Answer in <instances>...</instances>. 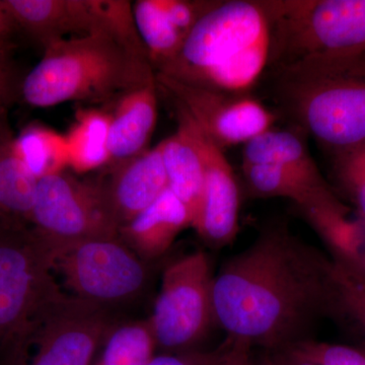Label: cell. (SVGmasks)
Here are the masks:
<instances>
[{"mask_svg": "<svg viewBox=\"0 0 365 365\" xmlns=\"http://www.w3.org/2000/svg\"><path fill=\"white\" fill-rule=\"evenodd\" d=\"M242 165H272L309 182L316 188H333L314 162L304 133L272 128L245 144Z\"/></svg>", "mask_w": 365, "mask_h": 365, "instance_id": "obj_18", "label": "cell"}, {"mask_svg": "<svg viewBox=\"0 0 365 365\" xmlns=\"http://www.w3.org/2000/svg\"><path fill=\"white\" fill-rule=\"evenodd\" d=\"M252 348L253 346L247 341L227 337L210 365H253Z\"/></svg>", "mask_w": 365, "mask_h": 365, "instance_id": "obj_31", "label": "cell"}, {"mask_svg": "<svg viewBox=\"0 0 365 365\" xmlns=\"http://www.w3.org/2000/svg\"><path fill=\"white\" fill-rule=\"evenodd\" d=\"M343 63L351 68L357 73L365 76V53L359 56L350 57V58H340Z\"/></svg>", "mask_w": 365, "mask_h": 365, "instance_id": "obj_35", "label": "cell"}, {"mask_svg": "<svg viewBox=\"0 0 365 365\" xmlns=\"http://www.w3.org/2000/svg\"><path fill=\"white\" fill-rule=\"evenodd\" d=\"M335 264V297L331 319L353 336L365 350V281Z\"/></svg>", "mask_w": 365, "mask_h": 365, "instance_id": "obj_26", "label": "cell"}, {"mask_svg": "<svg viewBox=\"0 0 365 365\" xmlns=\"http://www.w3.org/2000/svg\"><path fill=\"white\" fill-rule=\"evenodd\" d=\"M160 143L168 186L189 209L194 227L200 215L205 193V170L200 153L181 122H178L176 133Z\"/></svg>", "mask_w": 365, "mask_h": 365, "instance_id": "obj_19", "label": "cell"}, {"mask_svg": "<svg viewBox=\"0 0 365 365\" xmlns=\"http://www.w3.org/2000/svg\"><path fill=\"white\" fill-rule=\"evenodd\" d=\"M287 350L318 365H365V350L359 346L307 339Z\"/></svg>", "mask_w": 365, "mask_h": 365, "instance_id": "obj_28", "label": "cell"}, {"mask_svg": "<svg viewBox=\"0 0 365 365\" xmlns=\"http://www.w3.org/2000/svg\"><path fill=\"white\" fill-rule=\"evenodd\" d=\"M21 81L11 60L0 62V118L7 116L16 96L21 95Z\"/></svg>", "mask_w": 365, "mask_h": 365, "instance_id": "obj_30", "label": "cell"}, {"mask_svg": "<svg viewBox=\"0 0 365 365\" xmlns=\"http://www.w3.org/2000/svg\"><path fill=\"white\" fill-rule=\"evenodd\" d=\"M253 365H272L271 364L270 356H269V353H266L264 356H262L261 359L258 360H254Z\"/></svg>", "mask_w": 365, "mask_h": 365, "instance_id": "obj_37", "label": "cell"}, {"mask_svg": "<svg viewBox=\"0 0 365 365\" xmlns=\"http://www.w3.org/2000/svg\"><path fill=\"white\" fill-rule=\"evenodd\" d=\"M271 72L281 111L330 155L365 143V76L337 59H309Z\"/></svg>", "mask_w": 365, "mask_h": 365, "instance_id": "obj_4", "label": "cell"}, {"mask_svg": "<svg viewBox=\"0 0 365 365\" xmlns=\"http://www.w3.org/2000/svg\"><path fill=\"white\" fill-rule=\"evenodd\" d=\"M30 225L49 246L120 237L102 181L64 170L37 180Z\"/></svg>", "mask_w": 365, "mask_h": 365, "instance_id": "obj_10", "label": "cell"}, {"mask_svg": "<svg viewBox=\"0 0 365 365\" xmlns=\"http://www.w3.org/2000/svg\"><path fill=\"white\" fill-rule=\"evenodd\" d=\"M60 289L44 240L29 223L0 216V350L9 351Z\"/></svg>", "mask_w": 365, "mask_h": 365, "instance_id": "obj_7", "label": "cell"}, {"mask_svg": "<svg viewBox=\"0 0 365 365\" xmlns=\"http://www.w3.org/2000/svg\"><path fill=\"white\" fill-rule=\"evenodd\" d=\"M43 50L42 58L21 81V96L33 107L112 103L155 78L148 59L108 32L67 38Z\"/></svg>", "mask_w": 365, "mask_h": 365, "instance_id": "obj_3", "label": "cell"}, {"mask_svg": "<svg viewBox=\"0 0 365 365\" xmlns=\"http://www.w3.org/2000/svg\"><path fill=\"white\" fill-rule=\"evenodd\" d=\"M321 237L330 258L346 272L365 281V220L339 197L295 206Z\"/></svg>", "mask_w": 365, "mask_h": 365, "instance_id": "obj_15", "label": "cell"}, {"mask_svg": "<svg viewBox=\"0 0 365 365\" xmlns=\"http://www.w3.org/2000/svg\"><path fill=\"white\" fill-rule=\"evenodd\" d=\"M117 322L108 307L60 289L9 348V365H93Z\"/></svg>", "mask_w": 365, "mask_h": 365, "instance_id": "obj_6", "label": "cell"}, {"mask_svg": "<svg viewBox=\"0 0 365 365\" xmlns=\"http://www.w3.org/2000/svg\"><path fill=\"white\" fill-rule=\"evenodd\" d=\"M16 150L37 180L68 167L66 137L41 125H29L16 136Z\"/></svg>", "mask_w": 365, "mask_h": 365, "instance_id": "obj_24", "label": "cell"}, {"mask_svg": "<svg viewBox=\"0 0 365 365\" xmlns=\"http://www.w3.org/2000/svg\"><path fill=\"white\" fill-rule=\"evenodd\" d=\"M271 23L264 0H217L155 73L206 90L251 96L269 69Z\"/></svg>", "mask_w": 365, "mask_h": 365, "instance_id": "obj_2", "label": "cell"}, {"mask_svg": "<svg viewBox=\"0 0 365 365\" xmlns=\"http://www.w3.org/2000/svg\"><path fill=\"white\" fill-rule=\"evenodd\" d=\"M157 348L148 319L117 322L93 365H143L155 356Z\"/></svg>", "mask_w": 365, "mask_h": 365, "instance_id": "obj_25", "label": "cell"}, {"mask_svg": "<svg viewBox=\"0 0 365 365\" xmlns=\"http://www.w3.org/2000/svg\"><path fill=\"white\" fill-rule=\"evenodd\" d=\"M271 23L269 69L365 53V0H264Z\"/></svg>", "mask_w": 365, "mask_h": 365, "instance_id": "obj_5", "label": "cell"}, {"mask_svg": "<svg viewBox=\"0 0 365 365\" xmlns=\"http://www.w3.org/2000/svg\"><path fill=\"white\" fill-rule=\"evenodd\" d=\"M191 213L169 188L143 212L120 228V237L143 261L160 258L185 228L192 227Z\"/></svg>", "mask_w": 365, "mask_h": 365, "instance_id": "obj_17", "label": "cell"}, {"mask_svg": "<svg viewBox=\"0 0 365 365\" xmlns=\"http://www.w3.org/2000/svg\"><path fill=\"white\" fill-rule=\"evenodd\" d=\"M13 50L14 43L0 42V62L11 60Z\"/></svg>", "mask_w": 365, "mask_h": 365, "instance_id": "obj_36", "label": "cell"}, {"mask_svg": "<svg viewBox=\"0 0 365 365\" xmlns=\"http://www.w3.org/2000/svg\"><path fill=\"white\" fill-rule=\"evenodd\" d=\"M158 91L188 113L201 130L225 151L274 128L277 116L252 96L230 95L185 85L155 73Z\"/></svg>", "mask_w": 365, "mask_h": 365, "instance_id": "obj_11", "label": "cell"}, {"mask_svg": "<svg viewBox=\"0 0 365 365\" xmlns=\"http://www.w3.org/2000/svg\"><path fill=\"white\" fill-rule=\"evenodd\" d=\"M220 348L211 352L191 351L163 353L155 355L143 365H210L217 356Z\"/></svg>", "mask_w": 365, "mask_h": 365, "instance_id": "obj_32", "label": "cell"}, {"mask_svg": "<svg viewBox=\"0 0 365 365\" xmlns=\"http://www.w3.org/2000/svg\"><path fill=\"white\" fill-rule=\"evenodd\" d=\"M333 189L365 220V143L331 155Z\"/></svg>", "mask_w": 365, "mask_h": 365, "instance_id": "obj_27", "label": "cell"}, {"mask_svg": "<svg viewBox=\"0 0 365 365\" xmlns=\"http://www.w3.org/2000/svg\"><path fill=\"white\" fill-rule=\"evenodd\" d=\"M109 167V176L101 181L120 228L169 188L162 143L137 157Z\"/></svg>", "mask_w": 365, "mask_h": 365, "instance_id": "obj_14", "label": "cell"}, {"mask_svg": "<svg viewBox=\"0 0 365 365\" xmlns=\"http://www.w3.org/2000/svg\"><path fill=\"white\" fill-rule=\"evenodd\" d=\"M18 30L42 46L108 32L103 0H4ZM112 35V34H111Z\"/></svg>", "mask_w": 365, "mask_h": 365, "instance_id": "obj_13", "label": "cell"}, {"mask_svg": "<svg viewBox=\"0 0 365 365\" xmlns=\"http://www.w3.org/2000/svg\"><path fill=\"white\" fill-rule=\"evenodd\" d=\"M267 352L272 365H318L299 356V355L295 354L290 350L284 349L279 350V351Z\"/></svg>", "mask_w": 365, "mask_h": 365, "instance_id": "obj_34", "label": "cell"}, {"mask_svg": "<svg viewBox=\"0 0 365 365\" xmlns=\"http://www.w3.org/2000/svg\"><path fill=\"white\" fill-rule=\"evenodd\" d=\"M170 104L177 121L186 127L195 141L205 170L203 206L193 228L209 247L222 248L234 242L239 232L240 191L234 170L225 151L201 130L188 113Z\"/></svg>", "mask_w": 365, "mask_h": 365, "instance_id": "obj_12", "label": "cell"}, {"mask_svg": "<svg viewBox=\"0 0 365 365\" xmlns=\"http://www.w3.org/2000/svg\"><path fill=\"white\" fill-rule=\"evenodd\" d=\"M163 13L185 40L217 0H158Z\"/></svg>", "mask_w": 365, "mask_h": 365, "instance_id": "obj_29", "label": "cell"}, {"mask_svg": "<svg viewBox=\"0 0 365 365\" xmlns=\"http://www.w3.org/2000/svg\"><path fill=\"white\" fill-rule=\"evenodd\" d=\"M49 247L60 287L79 299L109 309L135 299L148 283V263L120 237Z\"/></svg>", "mask_w": 365, "mask_h": 365, "instance_id": "obj_8", "label": "cell"}, {"mask_svg": "<svg viewBox=\"0 0 365 365\" xmlns=\"http://www.w3.org/2000/svg\"><path fill=\"white\" fill-rule=\"evenodd\" d=\"M242 175L249 191L261 198L282 197L295 206L338 196L333 188H316L309 182L272 165H242Z\"/></svg>", "mask_w": 365, "mask_h": 365, "instance_id": "obj_23", "label": "cell"}, {"mask_svg": "<svg viewBox=\"0 0 365 365\" xmlns=\"http://www.w3.org/2000/svg\"><path fill=\"white\" fill-rule=\"evenodd\" d=\"M132 11L151 66L160 71L177 56L185 38L163 13L158 0L132 2Z\"/></svg>", "mask_w": 365, "mask_h": 365, "instance_id": "obj_22", "label": "cell"}, {"mask_svg": "<svg viewBox=\"0 0 365 365\" xmlns=\"http://www.w3.org/2000/svg\"><path fill=\"white\" fill-rule=\"evenodd\" d=\"M36 185L16 153L7 116L0 118V215L30 225Z\"/></svg>", "mask_w": 365, "mask_h": 365, "instance_id": "obj_20", "label": "cell"}, {"mask_svg": "<svg viewBox=\"0 0 365 365\" xmlns=\"http://www.w3.org/2000/svg\"><path fill=\"white\" fill-rule=\"evenodd\" d=\"M158 93L155 78L115 101L110 113L108 165L123 163L148 150L146 146L157 125Z\"/></svg>", "mask_w": 365, "mask_h": 365, "instance_id": "obj_16", "label": "cell"}, {"mask_svg": "<svg viewBox=\"0 0 365 365\" xmlns=\"http://www.w3.org/2000/svg\"><path fill=\"white\" fill-rule=\"evenodd\" d=\"M334 268L287 223L269 225L215 275V322L228 338L269 352L309 339L317 322L332 317Z\"/></svg>", "mask_w": 365, "mask_h": 365, "instance_id": "obj_1", "label": "cell"}, {"mask_svg": "<svg viewBox=\"0 0 365 365\" xmlns=\"http://www.w3.org/2000/svg\"><path fill=\"white\" fill-rule=\"evenodd\" d=\"M213 279L208 255L196 251L170 262L148 319L165 353L196 350L215 322Z\"/></svg>", "mask_w": 365, "mask_h": 365, "instance_id": "obj_9", "label": "cell"}, {"mask_svg": "<svg viewBox=\"0 0 365 365\" xmlns=\"http://www.w3.org/2000/svg\"><path fill=\"white\" fill-rule=\"evenodd\" d=\"M18 31V26L4 6V0H0V42L13 43L11 39Z\"/></svg>", "mask_w": 365, "mask_h": 365, "instance_id": "obj_33", "label": "cell"}, {"mask_svg": "<svg viewBox=\"0 0 365 365\" xmlns=\"http://www.w3.org/2000/svg\"><path fill=\"white\" fill-rule=\"evenodd\" d=\"M110 113L98 109L78 112L71 131L66 135L68 146V167L78 174L109 165L108 136Z\"/></svg>", "mask_w": 365, "mask_h": 365, "instance_id": "obj_21", "label": "cell"}]
</instances>
